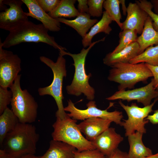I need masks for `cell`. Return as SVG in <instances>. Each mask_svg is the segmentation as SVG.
<instances>
[{
    "mask_svg": "<svg viewBox=\"0 0 158 158\" xmlns=\"http://www.w3.org/2000/svg\"><path fill=\"white\" fill-rule=\"evenodd\" d=\"M135 2L147 13L152 20L154 28L158 32V15L152 11L153 6L150 1L146 0H139L135 1Z\"/></svg>",
    "mask_w": 158,
    "mask_h": 158,
    "instance_id": "cell-28",
    "label": "cell"
},
{
    "mask_svg": "<svg viewBox=\"0 0 158 158\" xmlns=\"http://www.w3.org/2000/svg\"><path fill=\"white\" fill-rule=\"evenodd\" d=\"M87 0H78V8L80 13H88V7Z\"/></svg>",
    "mask_w": 158,
    "mask_h": 158,
    "instance_id": "cell-34",
    "label": "cell"
},
{
    "mask_svg": "<svg viewBox=\"0 0 158 158\" xmlns=\"http://www.w3.org/2000/svg\"><path fill=\"white\" fill-rule=\"evenodd\" d=\"M77 120L67 115L64 118H56L52 127V139L66 142L75 147L79 152L96 148L91 142L82 135Z\"/></svg>",
    "mask_w": 158,
    "mask_h": 158,
    "instance_id": "cell-6",
    "label": "cell"
},
{
    "mask_svg": "<svg viewBox=\"0 0 158 158\" xmlns=\"http://www.w3.org/2000/svg\"><path fill=\"white\" fill-rule=\"evenodd\" d=\"M137 33L134 30L126 29L120 32L118 45L112 52L117 53L133 43L137 42L138 37Z\"/></svg>",
    "mask_w": 158,
    "mask_h": 158,
    "instance_id": "cell-26",
    "label": "cell"
},
{
    "mask_svg": "<svg viewBox=\"0 0 158 158\" xmlns=\"http://www.w3.org/2000/svg\"><path fill=\"white\" fill-rule=\"evenodd\" d=\"M142 158H158V153L154 154H153L150 156Z\"/></svg>",
    "mask_w": 158,
    "mask_h": 158,
    "instance_id": "cell-42",
    "label": "cell"
},
{
    "mask_svg": "<svg viewBox=\"0 0 158 158\" xmlns=\"http://www.w3.org/2000/svg\"><path fill=\"white\" fill-rule=\"evenodd\" d=\"M16 158H41V156H36L34 154H28Z\"/></svg>",
    "mask_w": 158,
    "mask_h": 158,
    "instance_id": "cell-40",
    "label": "cell"
},
{
    "mask_svg": "<svg viewBox=\"0 0 158 158\" xmlns=\"http://www.w3.org/2000/svg\"><path fill=\"white\" fill-rule=\"evenodd\" d=\"M123 138L114 128H109L91 141L96 149L105 156H109L118 149Z\"/></svg>",
    "mask_w": 158,
    "mask_h": 158,
    "instance_id": "cell-13",
    "label": "cell"
},
{
    "mask_svg": "<svg viewBox=\"0 0 158 158\" xmlns=\"http://www.w3.org/2000/svg\"><path fill=\"white\" fill-rule=\"evenodd\" d=\"M129 63L132 64L145 63L152 66H158V45L148 47Z\"/></svg>",
    "mask_w": 158,
    "mask_h": 158,
    "instance_id": "cell-25",
    "label": "cell"
},
{
    "mask_svg": "<svg viewBox=\"0 0 158 158\" xmlns=\"http://www.w3.org/2000/svg\"><path fill=\"white\" fill-rule=\"evenodd\" d=\"M28 8L26 15L40 21L49 30L58 32L61 30L60 23L51 17L38 4L36 0H22Z\"/></svg>",
    "mask_w": 158,
    "mask_h": 158,
    "instance_id": "cell-15",
    "label": "cell"
},
{
    "mask_svg": "<svg viewBox=\"0 0 158 158\" xmlns=\"http://www.w3.org/2000/svg\"><path fill=\"white\" fill-rule=\"evenodd\" d=\"M76 1L75 0H61L57 7L48 14L54 19L77 17L80 13L75 6Z\"/></svg>",
    "mask_w": 158,
    "mask_h": 158,
    "instance_id": "cell-24",
    "label": "cell"
},
{
    "mask_svg": "<svg viewBox=\"0 0 158 158\" xmlns=\"http://www.w3.org/2000/svg\"><path fill=\"white\" fill-rule=\"evenodd\" d=\"M145 119L147 120L153 124H158V109L155 110L151 115H148Z\"/></svg>",
    "mask_w": 158,
    "mask_h": 158,
    "instance_id": "cell-35",
    "label": "cell"
},
{
    "mask_svg": "<svg viewBox=\"0 0 158 158\" xmlns=\"http://www.w3.org/2000/svg\"><path fill=\"white\" fill-rule=\"evenodd\" d=\"M3 3L9 6L0 13V28L12 31L29 21L26 12L24 11L22 0H2Z\"/></svg>",
    "mask_w": 158,
    "mask_h": 158,
    "instance_id": "cell-11",
    "label": "cell"
},
{
    "mask_svg": "<svg viewBox=\"0 0 158 158\" xmlns=\"http://www.w3.org/2000/svg\"><path fill=\"white\" fill-rule=\"evenodd\" d=\"M19 122L11 109L7 107L0 116V145L1 147L7 135Z\"/></svg>",
    "mask_w": 158,
    "mask_h": 158,
    "instance_id": "cell-23",
    "label": "cell"
},
{
    "mask_svg": "<svg viewBox=\"0 0 158 158\" xmlns=\"http://www.w3.org/2000/svg\"><path fill=\"white\" fill-rule=\"evenodd\" d=\"M0 42V86L10 88L21 70L18 56L3 49Z\"/></svg>",
    "mask_w": 158,
    "mask_h": 158,
    "instance_id": "cell-10",
    "label": "cell"
},
{
    "mask_svg": "<svg viewBox=\"0 0 158 158\" xmlns=\"http://www.w3.org/2000/svg\"><path fill=\"white\" fill-rule=\"evenodd\" d=\"M158 100V97L155 98L150 105L143 107H139L135 103H132L130 106L126 105L121 101L118 103L124 110L128 116L127 119H123L121 126L125 130V135L128 137L136 132L145 133L146 130V124L149 121L145 119L149 114L153 111L152 108Z\"/></svg>",
    "mask_w": 158,
    "mask_h": 158,
    "instance_id": "cell-8",
    "label": "cell"
},
{
    "mask_svg": "<svg viewBox=\"0 0 158 158\" xmlns=\"http://www.w3.org/2000/svg\"><path fill=\"white\" fill-rule=\"evenodd\" d=\"M119 0H106L103 4V7L109 16L115 21L121 28L122 23L120 20L121 15L120 9Z\"/></svg>",
    "mask_w": 158,
    "mask_h": 158,
    "instance_id": "cell-27",
    "label": "cell"
},
{
    "mask_svg": "<svg viewBox=\"0 0 158 158\" xmlns=\"http://www.w3.org/2000/svg\"><path fill=\"white\" fill-rule=\"evenodd\" d=\"M154 86L156 89L158 90V77L153 78Z\"/></svg>",
    "mask_w": 158,
    "mask_h": 158,
    "instance_id": "cell-41",
    "label": "cell"
},
{
    "mask_svg": "<svg viewBox=\"0 0 158 158\" xmlns=\"http://www.w3.org/2000/svg\"><path fill=\"white\" fill-rule=\"evenodd\" d=\"M39 138L34 125L19 122L6 135L1 149L15 158L28 154H35Z\"/></svg>",
    "mask_w": 158,
    "mask_h": 158,
    "instance_id": "cell-1",
    "label": "cell"
},
{
    "mask_svg": "<svg viewBox=\"0 0 158 158\" xmlns=\"http://www.w3.org/2000/svg\"><path fill=\"white\" fill-rule=\"evenodd\" d=\"M112 122L99 118H90L83 120L78 126L86 138L91 141L109 128Z\"/></svg>",
    "mask_w": 158,
    "mask_h": 158,
    "instance_id": "cell-16",
    "label": "cell"
},
{
    "mask_svg": "<svg viewBox=\"0 0 158 158\" xmlns=\"http://www.w3.org/2000/svg\"><path fill=\"white\" fill-rule=\"evenodd\" d=\"M90 15L87 13H80L74 19L69 20L63 18L55 19L61 23L73 28L83 38L91 28L98 20L91 19Z\"/></svg>",
    "mask_w": 158,
    "mask_h": 158,
    "instance_id": "cell-18",
    "label": "cell"
},
{
    "mask_svg": "<svg viewBox=\"0 0 158 158\" xmlns=\"http://www.w3.org/2000/svg\"><path fill=\"white\" fill-rule=\"evenodd\" d=\"M40 59L42 62L51 68L54 76L52 82L49 85L38 89L39 94L40 96L48 95L51 96L55 101L58 107L56 116V118H63L67 115L63 103L64 99L62 92L63 81V78L67 75L66 59L60 54L55 62L43 56H41Z\"/></svg>",
    "mask_w": 158,
    "mask_h": 158,
    "instance_id": "cell-4",
    "label": "cell"
},
{
    "mask_svg": "<svg viewBox=\"0 0 158 158\" xmlns=\"http://www.w3.org/2000/svg\"><path fill=\"white\" fill-rule=\"evenodd\" d=\"M0 158H15L3 149L0 150Z\"/></svg>",
    "mask_w": 158,
    "mask_h": 158,
    "instance_id": "cell-37",
    "label": "cell"
},
{
    "mask_svg": "<svg viewBox=\"0 0 158 158\" xmlns=\"http://www.w3.org/2000/svg\"><path fill=\"white\" fill-rule=\"evenodd\" d=\"M150 2L153 6L154 13L158 15V0H151Z\"/></svg>",
    "mask_w": 158,
    "mask_h": 158,
    "instance_id": "cell-38",
    "label": "cell"
},
{
    "mask_svg": "<svg viewBox=\"0 0 158 158\" xmlns=\"http://www.w3.org/2000/svg\"><path fill=\"white\" fill-rule=\"evenodd\" d=\"M74 154V158H105V156L96 149L81 152L77 150Z\"/></svg>",
    "mask_w": 158,
    "mask_h": 158,
    "instance_id": "cell-31",
    "label": "cell"
},
{
    "mask_svg": "<svg viewBox=\"0 0 158 158\" xmlns=\"http://www.w3.org/2000/svg\"><path fill=\"white\" fill-rule=\"evenodd\" d=\"M140 54V47L136 42L119 52L108 53L103 59L104 63L111 67L119 63H127Z\"/></svg>",
    "mask_w": 158,
    "mask_h": 158,
    "instance_id": "cell-17",
    "label": "cell"
},
{
    "mask_svg": "<svg viewBox=\"0 0 158 158\" xmlns=\"http://www.w3.org/2000/svg\"><path fill=\"white\" fill-rule=\"evenodd\" d=\"M7 88L0 86V115L7 108V106L11 103L12 92Z\"/></svg>",
    "mask_w": 158,
    "mask_h": 158,
    "instance_id": "cell-30",
    "label": "cell"
},
{
    "mask_svg": "<svg viewBox=\"0 0 158 158\" xmlns=\"http://www.w3.org/2000/svg\"><path fill=\"white\" fill-rule=\"evenodd\" d=\"M21 76V75H18L10 88L12 92L11 109L19 122L31 123L36 120L38 104L27 90H22Z\"/></svg>",
    "mask_w": 158,
    "mask_h": 158,
    "instance_id": "cell-7",
    "label": "cell"
},
{
    "mask_svg": "<svg viewBox=\"0 0 158 158\" xmlns=\"http://www.w3.org/2000/svg\"><path fill=\"white\" fill-rule=\"evenodd\" d=\"M137 42L140 47V54L148 47L154 45H158V32L154 28L152 20L149 16L141 35L138 37Z\"/></svg>",
    "mask_w": 158,
    "mask_h": 158,
    "instance_id": "cell-21",
    "label": "cell"
},
{
    "mask_svg": "<svg viewBox=\"0 0 158 158\" xmlns=\"http://www.w3.org/2000/svg\"><path fill=\"white\" fill-rule=\"evenodd\" d=\"M151 71L154 78L158 77V66H153L146 63Z\"/></svg>",
    "mask_w": 158,
    "mask_h": 158,
    "instance_id": "cell-36",
    "label": "cell"
},
{
    "mask_svg": "<svg viewBox=\"0 0 158 158\" xmlns=\"http://www.w3.org/2000/svg\"><path fill=\"white\" fill-rule=\"evenodd\" d=\"M76 149L66 142L52 139L49 149L41 158H74Z\"/></svg>",
    "mask_w": 158,
    "mask_h": 158,
    "instance_id": "cell-19",
    "label": "cell"
},
{
    "mask_svg": "<svg viewBox=\"0 0 158 158\" xmlns=\"http://www.w3.org/2000/svg\"><path fill=\"white\" fill-rule=\"evenodd\" d=\"M105 158H129L128 153L119 150L118 148L110 155L105 156Z\"/></svg>",
    "mask_w": 158,
    "mask_h": 158,
    "instance_id": "cell-33",
    "label": "cell"
},
{
    "mask_svg": "<svg viewBox=\"0 0 158 158\" xmlns=\"http://www.w3.org/2000/svg\"><path fill=\"white\" fill-rule=\"evenodd\" d=\"M158 97V90L154 86V79L147 85L132 90H119L106 99L108 100L121 99L128 102L136 100L144 106L150 105L151 100Z\"/></svg>",
    "mask_w": 158,
    "mask_h": 158,
    "instance_id": "cell-12",
    "label": "cell"
},
{
    "mask_svg": "<svg viewBox=\"0 0 158 158\" xmlns=\"http://www.w3.org/2000/svg\"><path fill=\"white\" fill-rule=\"evenodd\" d=\"M87 108L85 109H78L71 99L68 101V105L64 107L65 111L69 113L68 115L75 120H84L90 118H99L109 120L121 126L123 118L122 112L115 110L109 112L107 109L102 110L97 107L95 102L90 100L87 104Z\"/></svg>",
    "mask_w": 158,
    "mask_h": 158,
    "instance_id": "cell-9",
    "label": "cell"
},
{
    "mask_svg": "<svg viewBox=\"0 0 158 158\" xmlns=\"http://www.w3.org/2000/svg\"><path fill=\"white\" fill-rule=\"evenodd\" d=\"M143 133L136 131L128 136L130 148L128 155L129 158H142L153 154L152 150L143 144Z\"/></svg>",
    "mask_w": 158,
    "mask_h": 158,
    "instance_id": "cell-20",
    "label": "cell"
},
{
    "mask_svg": "<svg viewBox=\"0 0 158 158\" xmlns=\"http://www.w3.org/2000/svg\"><path fill=\"white\" fill-rule=\"evenodd\" d=\"M105 37L93 42L85 49L83 48L80 53L73 54L67 52L65 50L59 51V54L63 56L68 55L73 58L75 67V72L73 79L71 85L66 86L67 93L69 95L79 96L84 94L88 100H92L95 98V93L94 89L89 84V80L92 76L90 73L87 75L85 69V63L86 57L91 48L96 43L104 40Z\"/></svg>",
    "mask_w": 158,
    "mask_h": 158,
    "instance_id": "cell-3",
    "label": "cell"
},
{
    "mask_svg": "<svg viewBox=\"0 0 158 158\" xmlns=\"http://www.w3.org/2000/svg\"><path fill=\"white\" fill-rule=\"evenodd\" d=\"M48 31L42 23L36 24L28 21L10 32L3 42L0 38V42L2 47L6 48L23 42H34L47 44L59 51L66 50L56 42L54 37L49 35Z\"/></svg>",
    "mask_w": 158,
    "mask_h": 158,
    "instance_id": "cell-2",
    "label": "cell"
},
{
    "mask_svg": "<svg viewBox=\"0 0 158 158\" xmlns=\"http://www.w3.org/2000/svg\"><path fill=\"white\" fill-rule=\"evenodd\" d=\"M36 0L41 8L45 12L48 13L53 11L61 1L59 0Z\"/></svg>",
    "mask_w": 158,
    "mask_h": 158,
    "instance_id": "cell-32",
    "label": "cell"
},
{
    "mask_svg": "<svg viewBox=\"0 0 158 158\" xmlns=\"http://www.w3.org/2000/svg\"><path fill=\"white\" fill-rule=\"evenodd\" d=\"M127 16L122 23V30L129 29L134 30L141 34L145 22L149 16L146 12L136 3H130L127 7Z\"/></svg>",
    "mask_w": 158,
    "mask_h": 158,
    "instance_id": "cell-14",
    "label": "cell"
},
{
    "mask_svg": "<svg viewBox=\"0 0 158 158\" xmlns=\"http://www.w3.org/2000/svg\"><path fill=\"white\" fill-rule=\"evenodd\" d=\"M111 67L108 79L119 84L118 90L133 88L137 83L146 81L153 77L151 71L145 63H119Z\"/></svg>",
    "mask_w": 158,
    "mask_h": 158,
    "instance_id": "cell-5",
    "label": "cell"
},
{
    "mask_svg": "<svg viewBox=\"0 0 158 158\" xmlns=\"http://www.w3.org/2000/svg\"><path fill=\"white\" fill-rule=\"evenodd\" d=\"M113 21L107 12H103L102 18L90 29V31L83 38L82 44L84 47L89 46L92 43L93 37L96 34L104 32L109 35L112 30L109 25Z\"/></svg>",
    "mask_w": 158,
    "mask_h": 158,
    "instance_id": "cell-22",
    "label": "cell"
},
{
    "mask_svg": "<svg viewBox=\"0 0 158 158\" xmlns=\"http://www.w3.org/2000/svg\"><path fill=\"white\" fill-rule=\"evenodd\" d=\"M104 0H88V14L90 16L99 17L103 14Z\"/></svg>",
    "mask_w": 158,
    "mask_h": 158,
    "instance_id": "cell-29",
    "label": "cell"
},
{
    "mask_svg": "<svg viewBox=\"0 0 158 158\" xmlns=\"http://www.w3.org/2000/svg\"><path fill=\"white\" fill-rule=\"evenodd\" d=\"M120 4H121L122 6V8L123 15L125 16L127 13V7H126L125 4V1L124 0H119Z\"/></svg>",
    "mask_w": 158,
    "mask_h": 158,
    "instance_id": "cell-39",
    "label": "cell"
}]
</instances>
